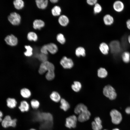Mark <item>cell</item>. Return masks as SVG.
<instances>
[{"mask_svg": "<svg viewBox=\"0 0 130 130\" xmlns=\"http://www.w3.org/2000/svg\"><path fill=\"white\" fill-rule=\"evenodd\" d=\"M54 69L55 67L53 64L47 61L42 63L38 72L40 74H43L47 72L46 78L47 80L50 81L53 79L55 77Z\"/></svg>", "mask_w": 130, "mask_h": 130, "instance_id": "6da1fadb", "label": "cell"}, {"mask_svg": "<svg viewBox=\"0 0 130 130\" xmlns=\"http://www.w3.org/2000/svg\"><path fill=\"white\" fill-rule=\"evenodd\" d=\"M58 50L57 46L55 44L51 43L42 46L40 49L41 53L46 55L48 54V52L52 54L56 53Z\"/></svg>", "mask_w": 130, "mask_h": 130, "instance_id": "7a4b0ae2", "label": "cell"}, {"mask_svg": "<svg viewBox=\"0 0 130 130\" xmlns=\"http://www.w3.org/2000/svg\"><path fill=\"white\" fill-rule=\"evenodd\" d=\"M104 95L110 100L115 99L117 96V93L114 88L111 85H108L103 89Z\"/></svg>", "mask_w": 130, "mask_h": 130, "instance_id": "3957f363", "label": "cell"}, {"mask_svg": "<svg viewBox=\"0 0 130 130\" xmlns=\"http://www.w3.org/2000/svg\"><path fill=\"white\" fill-rule=\"evenodd\" d=\"M17 119L16 118L12 119L9 115L6 116L1 122L2 126L5 128L11 127H15L17 125Z\"/></svg>", "mask_w": 130, "mask_h": 130, "instance_id": "277c9868", "label": "cell"}, {"mask_svg": "<svg viewBox=\"0 0 130 130\" xmlns=\"http://www.w3.org/2000/svg\"><path fill=\"white\" fill-rule=\"evenodd\" d=\"M110 115L112 123L115 124H119L122 119V115L121 113L116 109H113L110 111Z\"/></svg>", "mask_w": 130, "mask_h": 130, "instance_id": "5b68a950", "label": "cell"}, {"mask_svg": "<svg viewBox=\"0 0 130 130\" xmlns=\"http://www.w3.org/2000/svg\"><path fill=\"white\" fill-rule=\"evenodd\" d=\"M8 19L10 22L14 26L19 25L21 21V17L18 13L13 12L10 13L8 17Z\"/></svg>", "mask_w": 130, "mask_h": 130, "instance_id": "8992f818", "label": "cell"}, {"mask_svg": "<svg viewBox=\"0 0 130 130\" xmlns=\"http://www.w3.org/2000/svg\"><path fill=\"white\" fill-rule=\"evenodd\" d=\"M77 120L78 118L75 115L70 116L66 118L65 126L70 129L75 128L76 126Z\"/></svg>", "mask_w": 130, "mask_h": 130, "instance_id": "52a82bcc", "label": "cell"}, {"mask_svg": "<svg viewBox=\"0 0 130 130\" xmlns=\"http://www.w3.org/2000/svg\"><path fill=\"white\" fill-rule=\"evenodd\" d=\"M60 64L65 69H70L74 65V63L72 59L65 56L63 57L61 59Z\"/></svg>", "mask_w": 130, "mask_h": 130, "instance_id": "ba28073f", "label": "cell"}, {"mask_svg": "<svg viewBox=\"0 0 130 130\" xmlns=\"http://www.w3.org/2000/svg\"><path fill=\"white\" fill-rule=\"evenodd\" d=\"M109 46L110 50L112 53H117L121 50V44L118 40H115L111 41Z\"/></svg>", "mask_w": 130, "mask_h": 130, "instance_id": "9c48e42d", "label": "cell"}, {"mask_svg": "<svg viewBox=\"0 0 130 130\" xmlns=\"http://www.w3.org/2000/svg\"><path fill=\"white\" fill-rule=\"evenodd\" d=\"M5 41L7 44L11 46H16L18 43L17 38L13 34L6 36L5 38Z\"/></svg>", "mask_w": 130, "mask_h": 130, "instance_id": "30bf717a", "label": "cell"}, {"mask_svg": "<svg viewBox=\"0 0 130 130\" xmlns=\"http://www.w3.org/2000/svg\"><path fill=\"white\" fill-rule=\"evenodd\" d=\"M113 7L114 10L118 13L122 12L124 8L123 3L121 1L117 0L115 1L113 3Z\"/></svg>", "mask_w": 130, "mask_h": 130, "instance_id": "8fae6325", "label": "cell"}, {"mask_svg": "<svg viewBox=\"0 0 130 130\" xmlns=\"http://www.w3.org/2000/svg\"><path fill=\"white\" fill-rule=\"evenodd\" d=\"M91 115L90 111L88 110L84 111L78 115V120L81 122H83L89 120Z\"/></svg>", "mask_w": 130, "mask_h": 130, "instance_id": "7c38bea8", "label": "cell"}, {"mask_svg": "<svg viewBox=\"0 0 130 130\" xmlns=\"http://www.w3.org/2000/svg\"><path fill=\"white\" fill-rule=\"evenodd\" d=\"M30 107V106L29 104L25 100L21 101L18 107L19 109L22 113L28 111Z\"/></svg>", "mask_w": 130, "mask_h": 130, "instance_id": "4fadbf2b", "label": "cell"}, {"mask_svg": "<svg viewBox=\"0 0 130 130\" xmlns=\"http://www.w3.org/2000/svg\"><path fill=\"white\" fill-rule=\"evenodd\" d=\"M102 121L99 117L95 118L94 121L91 123L92 127L93 130H101L102 128Z\"/></svg>", "mask_w": 130, "mask_h": 130, "instance_id": "5bb4252c", "label": "cell"}, {"mask_svg": "<svg viewBox=\"0 0 130 130\" xmlns=\"http://www.w3.org/2000/svg\"><path fill=\"white\" fill-rule=\"evenodd\" d=\"M59 24L62 26L65 27L69 24V18L65 15H60L58 19Z\"/></svg>", "mask_w": 130, "mask_h": 130, "instance_id": "9a60e30c", "label": "cell"}, {"mask_svg": "<svg viewBox=\"0 0 130 130\" xmlns=\"http://www.w3.org/2000/svg\"><path fill=\"white\" fill-rule=\"evenodd\" d=\"M99 49L101 53L104 55L108 54L110 50L109 45L104 42H102L100 44Z\"/></svg>", "mask_w": 130, "mask_h": 130, "instance_id": "2e32d148", "label": "cell"}, {"mask_svg": "<svg viewBox=\"0 0 130 130\" xmlns=\"http://www.w3.org/2000/svg\"><path fill=\"white\" fill-rule=\"evenodd\" d=\"M103 20L104 24L107 26L111 25L114 22V19L113 17L109 14L105 15L103 17Z\"/></svg>", "mask_w": 130, "mask_h": 130, "instance_id": "e0dca14e", "label": "cell"}, {"mask_svg": "<svg viewBox=\"0 0 130 130\" xmlns=\"http://www.w3.org/2000/svg\"><path fill=\"white\" fill-rule=\"evenodd\" d=\"M45 25L44 21L40 19H36L33 23V28L35 30H40Z\"/></svg>", "mask_w": 130, "mask_h": 130, "instance_id": "ac0fdd59", "label": "cell"}, {"mask_svg": "<svg viewBox=\"0 0 130 130\" xmlns=\"http://www.w3.org/2000/svg\"><path fill=\"white\" fill-rule=\"evenodd\" d=\"M49 98L54 102L58 103L60 102L61 97L59 93L56 91H53L50 94Z\"/></svg>", "mask_w": 130, "mask_h": 130, "instance_id": "d6986e66", "label": "cell"}, {"mask_svg": "<svg viewBox=\"0 0 130 130\" xmlns=\"http://www.w3.org/2000/svg\"><path fill=\"white\" fill-rule=\"evenodd\" d=\"M35 2L38 8L44 9L47 7L48 2L47 0H35Z\"/></svg>", "mask_w": 130, "mask_h": 130, "instance_id": "ffe728a7", "label": "cell"}, {"mask_svg": "<svg viewBox=\"0 0 130 130\" xmlns=\"http://www.w3.org/2000/svg\"><path fill=\"white\" fill-rule=\"evenodd\" d=\"M87 107L84 104L80 103L78 104L75 107L74 112L77 114H79L82 112L87 110Z\"/></svg>", "mask_w": 130, "mask_h": 130, "instance_id": "44dd1931", "label": "cell"}, {"mask_svg": "<svg viewBox=\"0 0 130 130\" xmlns=\"http://www.w3.org/2000/svg\"><path fill=\"white\" fill-rule=\"evenodd\" d=\"M59 108L60 109L64 111H66L70 108V105L65 99L61 98L60 101Z\"/></svg>", "mask_w": 130, "mask_h": 130, "instance_id": "7402d4cb", "label": "cell"}, {"mask_svg": "<svg viewBox=\"0 0 130 130\" xmlns=\"http://www.w3.org/2000/svg\"><path fill=\"white\" fill-rule=\"evenodd\" d=\"M20 93L22 97L24 99L29 98L31 95L30 91L28 89L26 88L22 89L20 91Z\"/></svg>", "mask_w": 130, "mask_h": 130, "instance_id": "603a6c76", "label": "cell"}, {"mask_svg": "<svg viewBox=\"0 0 130 130\" xmlns=\"http://www.w3.org/2000/svg\"><path fill=\"white\" fill-rule=\"evenodd\" d=\"M7 105L9 108L13 109L16 108L17 106L18 102L14 98H8L6 100Z\"/></svg>", "mask_w": 130, "mask_h": 130, "instance_id": "cb8c5ba5", "label": "cell"}, {"mask_svg": "<svg viewBox=\"0 0 130 130\" xmlns=\"http://www.w3.org/2000/svg\"><path fill=\"white\" fill-rule=\"evenodd\" d=\"M75 53L78 57H85L86 54V51L84 48L82 46H79L76 49Z\"/></svg>", "mask_w": 130, "mask_h": 130, "instance_id": "d4e9b609", "label": "cell"}, {"mask_svg": "<svg viewBox=\"0 0 130 130\" xmlns=\"http://www.w3.org/2000/svg\"><path fill=\"white\" fill-rule=\"evenodd\" d=\"M15 8L17 9L20 10L22 9L24 6V2L22 0H15L13 2Z\"/></svg>", "mask_w": 130, "mask_h": 130, "instance_id": "484cf974", "label": "cell"}, {"mask_svg": "<svg viewBox=\"0 0 130 130\" xmlns=\"http://www.w3.org/2000/svg\"><path fill=\"white\" fill-rule=\"evenodd\" d=\"M108 74L107 71L104 68L101 67L98 70V76L100 78H103L106 77L108 75Z\"/></svg>", "mask_w": 130, "mask_h": 130, "instance_id": "4316f807", "label": "cell"}, {"mask_svg": "<svg viewBox=\"0 0 130 130\" xmlns=\"http://www.w3.org/2000/svg\"><path fill=\"white\" fill-rule=\"evenodd\" d=\"M29 104L30 107L34 110L38 109L39 107L40 104L38 100L36 99H32L30 101Z\"/></svg>", "mask_w": 130, "mask_h": 130, "instance_id": "83f0119b", "label": "cell"}, {"mask_svg": "<svg viewBox=\"0 0 130 130\" xmlns=\"http://www.w3.org/2000/svg\"><path fill=\"white\" fill-rule=\"evenodd\" d=\"M51 11L52 13L53 16H59L61 12V9L59 6L56 5L52 8Z\"/></svg>", "mask_w": 130, "mask_h": 130, "instance_id": "f1b7e54d", "label": "cell"}, {"mask_svg": "<svg viewBox=\"0 0 130 130\" xmlns=\"http://www.w3.org/2000/svg\"><path fill=\"white\" fill-rule=\"evenodd\" d=\"M27 38L29 41L35 42L38 40V37L36 33L34 32H30L28 33Z\"/></svg>", "mask_w": 130, "mask_h": 130, "instance_id": "f546056e", "label": "cell"}, {"mask_svg": "<svg viewBox=\"0 0 130 130\" xmlns=\"http://www.w3.org/2000/svg\"><path fill=\"white\" fill-rule=\"evenodd\" d=\"M82 88V84L79 82L77 81H74L73 84L71 85L72 89L75 92L80 91Z\"/></svg>", "mask_w": 130, "mask_h": 130, "instance_id": "4dcf8cb0", "label": "cell"}, {"mask_svg": "<svg viewBox=\"0 0 130 130\" xmlns=\"http://www.w3.org/2000/svg\"><path fill=\"white\" fill-rule=\"evenodd\" d=\"M121 57L123 61L125 63H128L130 62V53L129 52H124L122 53Z\"/></svg>", "mask_w": 130, "mask_h": 130, "instance_id": "1f68e13d", "label": "cell"}, {"mask_svg": "<svg viewBox=\"0 0 130 130\" xmlns=\"http://www.w3.org/2000/svg\"><path fill=\"white\" fill-rule=\"evenodd\" d=\"M25 48L26 51L24 53V55L26 56L29 57L31 56L33 54V48L29 45H26Z\"/></svg>", "mask_w": 130, "mask_h": 130, "instance_id": "d6a6232c", "label": "cell"}, {"mask_svg": "<svg viewBox=\"0 0 130 130\" xmlns=\"http://www.w3.org/2000/svg\"><path fill=\"white\" fill-rule=\"evenodd\" d=\"M56 39L57 41L61 44H64L65 43V38L64 35L62 33H60L57 34Z\"/></svg>", "mask_w": 130, "mask_h": 130, "instance_id": "836d02e7", "label": "cell"}, {"mask_svg": "<svg viewBox=\"0 0 130 130\" xmlns=\"http://www.w3.org/2000/svg\"><path fill=\"white\" fill-rule=\"evenodd\" d=\"M36 57L42 63L44 62L47 61L48 58L47 55L40 53L36 55Z\"/></svg>", "mask_w": 130, "mask_h": 130, "instance_id": "e575fe53", "label": "cell"}, {"mask_svg": "<svg viewBox=\"0 0 130 130\" xmlns=\"http://www.w3.org/2000/svg\"><path fill=\"white\" fill-rule=\"evenodd\" d=\"M102 10V7L101 5L98 3L94 6L93 9V12L94 14H96L100 13Z\"/></svg>", "mask_w": 130, "mask_h": 130, "instance_id": "d590c367", "label": "cell"}, {"mask_svg": "<svg viewBox=\"0 0 130 130\" xmlns=\"http://www.w3.org/2000/svg\"><path fill=\"white\" fill-rule=\"evenodd\" d=\"M97 0H87L86 1L87 3L89 5H94L97 3Z\"/></svg>", "mask_w": 130, "mask_h": 130, "instance_id": "8d00e7d4", "label": "cell"}, {"mask_svg": "<svg viewBox=\"0 0 130 130\" xmlns=\"http://www.w3.org/2000/svg\"><path fill=\"white\" fill-rule=\"evenodd\" d=\"M126 24L127 28L130 30V19H128L126 21Z\"/></svg>", "mask_w": 130, "mask_h": 130, "instance_id": "74e56055", "label": "cell"}, {"mask_svg": "<svg viewBox=\"0 0 130 130\" xmlns=\"http://www.w3.org/2000/svg\"><path fill=\"white\" fill-rule=\"evenodd\" d=\"M125 112L127 114H130V107H127L125 110Z\"/></svg>", "mask_w": 130, "mask_h": 130, "instance_id": "f35d334b", "label": "cell"}, {"mask_svg": "<svg viewBox=\"0 0 130 130\" xmlns=\"http://www.w3.org/2000/svg\"><path fill=\"white\" fill-rule=\"evenodd\" d=\"M3 114L2 113L1 111H0V122H1L2 120V117L3 116Z\"/></svg>", "mask_w": 130, "mask_h": 130, "instance_id": "ab89813d", "label": "cell"}, {"mask_svg": "<svg viewBox=\"0 0 130 130\" xmlns=\"http://www.w3.org/2000/svg\"><path fill=\"white\" fill-rule=\"evenodd\" d=\"M58 0H50V1L53 3H55L58 2Z\"/></svg>", "mask_w": 130, "mask_h": 130, "instance_id": "60d3db41", "label": "cell"}, {"mask_svg": "<svg viewBox=\"0 0 130 130\" xmlns=\"http://www.w3.org/2000/svg\"><path fill=\"white\" fill-rule=\"evenodd\" d=\"M127 40L128 43L130 44V35L128 37Z\"/></svg>", "mask_w": 130, "mask_h": 130, "instance_id": "b9f144b4", "label": "cell"}, {"mask_svg": "<svg viewBox=\"0 0 130 130\" xmlns=\"http://www.w3.org/2000/svg\"><path fill=\"white\" fill-rule=\"evenodd\" d=\"M29 130H36V129L34 128H32L30 129Z\"/></svg>", "mask_w": 130, "mask_h": 130, "instance_id": "7bdbcfd3", "label": "cell"}, {"mask_svg": "<svg viewBox=\"0 0 130 130\" xmlns=\"http://www.w3.org/2000/svg\"><path fill=\"white\" fill-rule=\"evenodd\" d=\"M112 130H120L119 129L117 128H115L113 129Z\"/></svg>", "mask_w": 130, "mask_h": 130, "instance_id": "ee69618b", "label": "cell"}, {"mask_svg": "<svg viewBox=\"0 0 130 130\" xmlns=\"http://www.w3.org/2000/svg\"></svg>", "mask_w": 130, "mask_h": 130, "instance_id": "f6af8a7d", "label": "cell"}]
</instances>
